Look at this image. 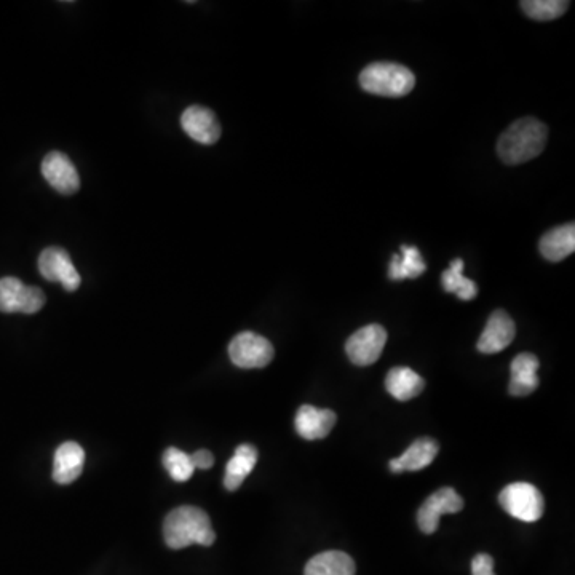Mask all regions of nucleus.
I'll return each mask as SVG.
<instances>
[{"label":"nucleus","mask_w":575,"mask_h":575,"mask_svg":"<svg viewBox=\"0 0 575 575\" xmlns=\"http://www.w3.org/2000/svg\"><path fill=\"white\" fill-rule=\"evenodd\" d=\"M547 127L537 119L516 120L500 136L497 154L507 165H520L536 159L547 144Z\"/></svg>","instance_id":"1"},{"label":"nucleus","mask_w":575,"mask_h":575,"mask_svg":"<svg viewBox=\"0 0 575 575\" xmlns=\"http://www.w3.org/2000/svg\"><path fill=\"white\" fill-rule=\"evenodd\" d=\"M163 537L173 550L199 544L210 547L215 544L216 534L211 528L210 516L197 507L175 508L163 523Z\"/></svg>","instance_id":"2"},{"label":"nucleus","mask_w":575,"mask_h":575,"mask_svg":"<svg viewBox=\"0 0 575 575\" xmlns=\"http://www.w3.org/2000/svg\"><path fill=\"white\" fill-rule=\"evenodd\" d=\"M360 85L371 95L400 98L413 90L416 77L401 64L373 63L361 71Z\"/></svg>","instance_id":"3"},{"label":"nucleus","mask_w":575,"mask_h":575,"mask_svg":"<svg viewBox=\"0 0 575 575\" xmlns=\"http://www.w3.org/2000/svg\"><path fill=\"white\" fill-rule=\"evenodd\" d=\"M499 502L508 515L524 523H536L545 512L544 496L536 486L523 481L508 484L500 492Z\"/></svg>","instance_id":"4"},{"label":"nucleus","mask_w":575,"mask_h":575,"mask_svg":"<svg viewBox=\"0 0 575 575\" xmlns=\"http://www.w3.org/2000/svg\"><path fill=\"white\" fill-rule=\"evenodd\" d=\"M229 357L238 368H264L274 360V347L259 334L245 331L230 342Z\"/></svg>","instance_id":"5"},{"label":"nucleus","mask_w":575,"mask_h":575,"mask_svg":"<svg viewBox=\"0 0 575 575\" xmlns=\"http://www.w3.org/2000/svg\"><path fill=\"white\" fill-rule=\"evenodd\" d=\"M387 342V331L381 325H368L350 336L345 352L353 365L369 366L381 358Z\"/></svg>","instance_id":"6"},{"label":"nucleus","mask_w":575,"mask_h":575,"mask_svg":"<svg viewBox=\"0 0 575 575\" xmlns=\"http://www.w3.org/2000/svg\"><path fill=\"white\" fill-rule=\"evenodd\" d=\"M39 270L48 282H60L66 291H76L82 283L79 272L72 264L68 251L52 246L39 256Z\"/></svg>","instance_id":"7"},{"label":"nucleus","mask_w":575,"mask_h":575,"mask_svg":"<svg viewBox=\"0 0 575 575\" xmlns=\"http://www.w3.org/2000/svg\"><path fill=\"white\" fill-rule=\"evenodd\" d=\"M464 508V500L453 488L438 489L425 500L417 512V524L424 534L437 531L440 518L446 513H457Z\"/></svg>","instance_id":"8"},{"label":"nucleus","mask_w":575,"mask_h":575,"mask_svg":"<svg viewBox=\"0 0 575 575\" xmlns=\"http://www.w3.org/2000/svg\"><path fill=\"white\" fill-rule=\"evenodd\" d=\"M42 175L47 183L63 195L79 191L80 178L74 163L63 152H50L42 162Z\"/></svg>","instance_id":"9"},{"label":"nucleus","mask_w":575,"mask_h":575,"mask_svg":"<svg viewBox=\"0 0 575 575\" xmlns=\"http://www.w3.org/2000/svg\"><path fill=\"white\" fill-rule=\"evenodd\" d=\"M516 336V326L512 317L504 312V310H496L494 314L489 317L486 328L483 334L478 339V350L486 355L491 353H499L507 349L508 345L512 344Z\"/></svg>","instance_id":"10"},{"label":"nucleus","mask_w":575,"mask_h":575,"mask_svg":"<svg viewBox=\"0 0 575 575\" xmlns=\"http://www.w3.org/2000/svg\"><path fill=\"white\" fill-rule=\"evenodd\" d=\"M181 127L200 144H215L221 136V125L215 112L202 106H191L181 115Z\"/></svg>","instance_id":"11"},{"label":"nucleus","mask_w":575,"mask_h":575,"mask_svg":"<svg viewBox=\"0 0 575 575\" xmlns=\"http://www.w3.org/2000/svg\"><path fill=\"white\" fill-rule=\"evenodd\" d=\"M296 432L307 441L322 440L328 437L334 425L336 414L330 409H318L315 406L304 405L296 414Z\"/></svg>","instance_id":"12"},{"label":"nucleus","mask_w":575,"mask_h":575,"mask_svg":"<svg viewBox=\"0 0 575 575\" xmlns=\"http://www.w3.org/2000/svg\"><path fill=\"white\" fill-rule=\"evenodd\" d=\"M85 453L82 446L74 441L63 443L56 449L53 459V480L60 484H71L82 475Z\"/></svg>","instance_id":"13"},{"label":"nucleus","mask_w":575,"mask_h":575,"mask_svg":"<svg viewBox=\"0 0 575 575\" xmlns=\"http://www.w3.org/2000/svg\"><path fill=\"white\" fill-rule=\"evenodd\" d=\"M539 360L532 353H520L512 361V379H510V395L513 397H528L539 387Z\"/></svg>","instance_id":"14"},{"label":"nucleus","mask_w":575,"mask_h":575,"mask_svg":"<svg viewBox=\"0 0 575 575\" xmlns=\"http://www.w3.org/2000/svg\"><path fill=\"white\" fill-rule=\"evenodd\" d=\"M438 451L440 448H438L437 441L421 438V440L414 441L413 445L409 446L400 457L390 460V470L393 473H403L406 470L419 472L432 464L438 456Z\"/></svg>","instance_id":"15"},{"label":"nucleus","mask_w":575,"mask_h":575,"mask_svg":"<svg viewBox=\"0 0 575 575\" xmlns=\"http://www.w3.org/2000/svg\"><path fill=\"white\" fill-rule=\"evenodd\" d=\"M540 253L545 259L552 262H560L571 256L575 251V226L564 224L548 230L540 240Z\"/></svg>","instance_id":"16"},{"label":"nucleus","mask_w":575,"mask_h":575,"mask_svg":"<svg viewBox=\"0 0 575 575\" xmlns=\"http://www.w3.org/2000/svg\"><path fill=\"white\" fill-rule=\"evenodd\" d=\"M385 387L393 398L409 401L421 395L425 382L413 369L398 366V368L390 369V373L385 379Z\"/></svg>","instance_id":"17"},{"label":"nucleus","mask_w":575,"mask_h":575,"mask_svg":"<svg viewBox=\"0 0 575 575\" xmlns=\"http://www.w3.org/2000/svg\"><path fill=\"white\" fill-rule=\"evenodd\" d=\"M258 462V451L251 445L238 446L232 459L226 467L224 486L227 491H237L245 481L246 476L253 472L254 465Z\"/></svg>","instance_id":"18"},{"label":"nucleus","mask_w":575,"mask_h":575,"mask_svg":"<svg viewBox=\"0 0 575 575\" xmlns=\"http://www.w3.org/2000/svg\"><path fill=\"white\" fill-rule=\"evenodd\" d=\"M304 575H355V563L344 552L320 553L307 563Z\"/></svg>","instance_id":"19"},{"label":"nucleus","mask_w":575,"mask_h":575,"mask_svg":"<svg viewBox=\"0 0 575 575\" xmlns=\"http://www.w3.org/2000/svg\"><path fill=\"white\" fill-rule=\"evenodd\" d=\"M400 250L401 254H395L390 262L389 277L392 280L421 277L427 266L416 246L403 245Z\"/></svg>","instance_id":"20"},{"label":"nucleus","mask_w":575,"mask_h":575,"mask_svg":"<svg viewBox=\"0 0 575 575\" xmlns=\"http://www.w3.org/2000/svg\"><path fill=\"white\" fill-rule=\"evenodd\" d=\"M441 282H443L446 293L457 294L462 301H472L478 294L475 283L464 277V261L462 259H454L451 262V267L441 275Z\"/></svg>","instance_id":"21"},{"label":"nucleus","mask_w":575,"mask_h":575,"mask_svg":"<svg viewBox=\"0 0 575 575\" xmlns=\"http://www.w3.org/2000/svg\"><path fill=\"white\" fill-rule=\"evenodd\" d=\"M28 286L15 277L0 278V312L15 314L23 310Z\"/></svg>","instance_id":"22"},{"label":"nucleus","mask_w":575,"mask_h":575,"mask_svg":"<svg viewBox=\"0 0 575 575\" xmlns=\"http://www.w3.org/2000/svg\"><path fill=\"white\" fill-rule=\"evenodd\" d=\"M520 5L532 20L552 21L566 13L569 2H564V0H523Z\"/></svg>","instance_id":"23"},{"label":"nucleus","mask_w":575,"mask_h":575,"mask_svg":"<svg viewBox=\"0 0 575 575\" xmlns=\"http://www.w3.org/2000/svg\"><path fill=\"white\" fill-rule=\"evenodd\" d=\"M163 467L167 468L171 478L179 483L189 480L194 475V464L189 454L176 448H170L163 454Z\"/></svg>","instance_id":"24"},{"label":"nucleus","mask_w":575,"mask_h":575,"mask_svg":"<svg viewBox=\"0 0 575 575\" xmlns=\"http://www.w3.org/2000/svg\"><path fill=\"white\" fill-rule=\"evenodd\" d=\"M45 306L44 291L37 288V286H28L26 290V298H24L23 310L21 314H37L42 307Z\"/></svg>","instance_id":"25"},{"label":"nucleus","mask_w":575,"mask_h":575,"mask_svg":"<svg viewBox=\"0 0 575 575\" xmlns=\"http://www.w3.org/2000/svg\"><path fill=\"white\" fill-rule=\"evenodd\" d=\"M472 575H496L494 574V560L486 553L476 555L472 561Z\"/></svg>","instance_id":"26"},{"label":"nucleus","mask_w":575,"mask_h":575,"mask_svg":"<svg viewBox=\"0 0 575 575\" xmlns=\"http://www.w3.org/2000/svg\"><path fill=\"white\" fill-rule=\"evenodd\" d=\"M191 459L194 468H200V470H208V468L213 467V464H215V457H213L210 451H205V449L192 454Z\"/></svg>","instance_id":"27"}]
</instances>
